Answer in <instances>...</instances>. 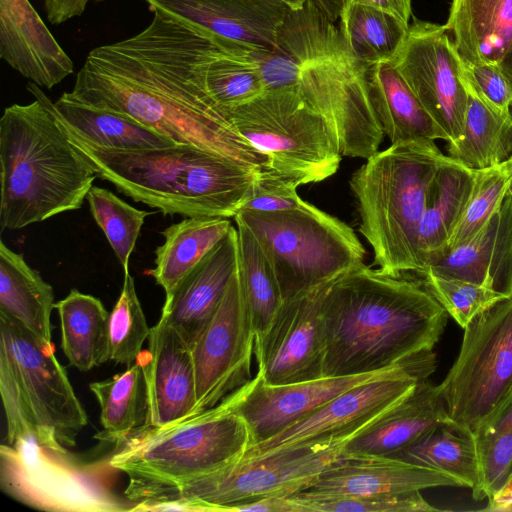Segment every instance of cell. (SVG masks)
Listing matches in <instances>:
<instances>
[{
	"label": "cell",
	"instance_id": "50",
	"mask_svg": "<svg viewBox=\"0 0 512 512\" xmlns=\"http://www.w3.org/2000/svg\"><path fill=\"white\" fill-rule=\"evenodd\" d=\"M325 14L334 21L340 15L341 4L338 0H314Z\"/></svg>",
	"mask_w": 512,
	"mask_h": 512
},
{
	"label": "cell",
	"instance_id": "8",
	"mask_svg": "<svg viewBox=\"0 0 512 512\" xmlns=\"http://www.w3.org/2000/svg\"><path fill=\"white\" fill-rule=\"evenodd\" d=\"M234 219L261 246L283 301L364 263L366 251L353 229L306 201L278 212L240 209Z\"/></svg>",
	"mask_w": 512,
	"mask_h": 512
},
{
	"label": "cell",
	"instance_id": "3",
	"mask_svg": "<svg viewBox=\"0 0 512 512\" xmlns=\"http://www.w3.org/2000/svg\"><path fill=\"white\" fill-rule=\"evenodd\" d=\"M35 100L6 107L0 119V226L17 230L82 207L94 169L76 151L53 102L29 82Z\"/></svg>",
	"mask_w": 512,
	"mask_h": 512
},
{
	"label": "cell",
	"instance_id": "14",
	"mask_svg": "<svg viewBox=\"0 0 512 512\" xmlns=\"http://www.w3.org/2000/svg\"><path fill=\"white\" fill-rule=\"evenodd\" d=\"M297 89L328 122L342 156L368 159L379 151L385 134L370 97L366 64L351 54L339 29L302 71Z\"/></svg>",
	"mask_w": 512,
	"mask_h": 512
},
{
	"label": "cell",
	"instance_id": "38",
	"mask_svg": "<svg viewBox=\"0 0 512 512\" xmlns=\"http://www.w3.org/2000/svg\"><path fill=\"white\" fill-rule=\"evenodd\" d=\"M238 232V274L255 340L268 329L280 309V288L261 246L253 234L240 223Z\"/></svg>",
	"mask_w": 512,
	"mask_h": 512
},
{
	"label": "cell",
	"instance_id": "43",
	"mask_svg": "<svg viewBox=\"0 0 512 512\" xmlns=\"http://www.w3.org/2000/svg\"><path fill=\"white\" fill-rule=\"evenodd\" d=\"M427 290L462 328L496 303L508 298L492 288L472 282L426 273Z\"/></svg>",
	"mask_w": 512,
	"mask_h": 512
},
{
	"label": "cell",
	"instance_id": "44",
	"mask_svg": "<svg viewBox=\"0 0 512 512\" xmlns=\"http://www.w3.org/2000/svg\"><path fill=\"white\" fill-rule=\"evenodd\" d=\"M299 512H426L439 511L420 491L378 496H318L297 492L290 495Z\"/></svg>",
	"mask_w": 512,
	"mask_h": 512
},
{
	"label": "cell",
	"instance_id": "42",
	"mask_svg": "<svg viewBox=\"0 0 512 512\" xmlns=\"http://www.w3.org/2000/svg\"><path fill=\"white\" fill-rule=\"evenodd\" d=\"M151 332L130 273L124 274L120 296L108 319L110 360L132 365Z\"/></svg>",
	"mask_w": 512,
	"mask_h": 512
},
{
	"label": "cell",
	"instance_id": "54",
	"mask_svg": "<svg viewBox=\"0 0 512 512\" xmlns=\"http://www.w3.org/2000/svg\"><path fill=\"white\" fill-rule=\"evenodd\" d=\"M509 113H510L511 118H512V103H511L510 108H509Z\"/></svg>",
	"mask_w": 512,
	"mask_h": 512
},
{
	"label": "cell",
	"instance_id": "25",
	"mask_svg": "<svg viewBox=\"0 0 512 512\" xmlns=\"http://www.w3.org/2000/svg\"><path fill=\"white\" fill-rule=\"evenodd\" d=\"M447 423L451 422L438 387L422 380L407 397L347 441L342 455L393 457Z\"/></svg>",
	"mask_w": 512,
	"mask_h": 512
},
{
	"label": "cell",
	"instance_id": "28",
	"mask_svg": "<svg viewBox=\"0 0 512 512\" xmlns=\"http://www.w3.org/2000/svg\"><path fill=\"white\" fill-rule=\"evenodd\" d=\"M366 76L374 109L391 143L447 141L391 61L366 65Z\"/></svg>",
	"mask_w": 512,
	"mask_h": 512
},
{
	"label": "cell",
	"instance_id": "41",
	"mask_svg": "<svg viewBox=\"0 0 512 512\" xmlns=\"http://www.w3.org/2000/svg\"><path fill=\"white\" fill-rule=\"evenodd\" d=\"M511 179L509 159L475 170L474 185L466 208L444 250L466 242L487 224L499 209Z\"/></svg>",
	"mask_w": 512,
	"mask_h": 512
},
{
	"label": "cell",
	"instance_id": "23",
	"mask_svg": "<svg viewBox=\"0 0 512 512\" xmlns=\"http://www.w3.org/2000/svg\"><path fill=\"white\" fill-rule=\"evenodd\" d=\"M238 268V232L232 225L226 236L165 299L161 317L193 346L216 313Z\"/></svg>",
	"mask_w": 512,
	"mask_h": 512
},
{
	"label": "cell",
	"instance_id": "20",
	"mask_svg": "<svg viewBox=\"0 0 512 512\" xmlns=\"http://www.w3.org/2000/svg\"><path fill=\"white\" fill-rule=\"evenodd\" d=\"M436 487L464 486L447 473L395 457L342 455L300 493L357 497L421 492Z\"/></svg>",
	"mask_w": 512,
	"mask_h": 512
},
{
	"label": "cell",
	"instance_id": "36",
	"mask_svg": "<svg viewBox=\"0 0 512 512\" xmlns=\"http://www.w3.org/2000/svg\"><path fill=\"white\" fill-rule=\"evenodd\" d=\"M393 457L447 473L471 489L475 500L483 499L479 458L470 431L443 424Z\"/></svg>",
	"mask_w": 512,
	"mask_h": 512
},
{
	"label": "cell",
	"instance_id": "35",
	"mask_svg": "<svg viewBox=\"0 0 512 512\" xmlns=\"http://www.w3.org/2000/svg\"><path fill=\"white\" fill-rule=\"evenodd\" d=\"M89 389L100 407L103 430L95 436L99 440L119 446L146 424L147 386L138 359L121 373L91 382Z\"/></svg>",
	"mask_w": 512,
	"mask_h": 512
},
{
	"label": "cell",
	"instance_id": "19",
	"mask_svg": "<svg viewBox=\"0 0 512 512\" xmlns=\"http://www.w3.org/2000/svg\"><path fill=\"white\" fill-rule=\"evenodd\" d=\"M389 370L279 385L264 382L257 372L251 389L236 412L245 420L250 432V445H253L277 435L344 391Z\"/></svg>",
	"mask_w": 512,
	"mask_h": 512
},
{
	"label": "cell",
	"instance_id": "34",
	"mask_svg": "<svg viewBox=\"0 0 512 512\" xmlns=\"http://www.w3.org/2000/svg\"><path fill=\"white\" fill-rule=\"evenodd\" d=\"M61 330V347L69 363L89 371L110 360L109 313L100 299L71 289L55 303Z\"/></svg>",
	"mask_w": 512,
	"mask_h": 512
},
{
	"label": "cell",
	"instance_id": "30",
	"mask_svg": "<svg viewBox=\"0 0 512 512\" xmlns=\"http://www.w3.org/2000/svg\"><path fill=\"white\" fill-rule=\"evenodd\" d=\"M53 110L67 131L97 147L140 150L176 145L127 115L81 103L67 92L53 102Z\"/></svg>",
	"mask_w": 512,
	"mask_h": 512
},
{
	"label": "cell",
	"instance_id": "55",
	"mask_svg": "<svg viewBox=\"0 0 512 512\" xmlns=\"http://www.w3.org/2000/svg\"><path fill=\"white\" fill-rule=\"evenodd\" d=\"M90 1L103 2V1H107V0H90Z\"/></svg>",
	"mask_w": 512,
	"mask_h": 512
},
{
	"label": "cell",
	"instance_id": "32",
	"mask_svg": "<svg viewBox=\"0 0 512 512\" xmlns=\"http://www.w3.org/2000/svg\"><path fill=\"white\" fill-rule=\"evenodd\" d=\"M232 227L228 218L185 217L161 232L165 241L155 250V267L148 271L169 298L188 273Z\"/></svg>",
	"mask_w": 512,
	"mask_h": 512
},
{
	"label": "cell",
	"instance_id": "31",
	"mask_svg": "<svg viewBox=\"0 0 512 512\" xmlns=\"http://www.w3.org/2000/svg\"><path fill=\"white\" fill-rule=\"evenodd\" d=\"M55 308L51 285L22 254L0 241V313L37 337L52 342L51 313Z\"/></svg>",
	"mask_w": 512,
	"mask_h": 512
},
{
	"label": "cell",
	"instance_id": "48",
	"mask_svg": "<svg viewBox=\"0 0 512 512\" xmlns=\"http://www.w3.org/2000/svg\"><path fill=\"white\" fill-rule=\"evenodd\" d=\"M358 3L372 6L388 12L405 25H409L411 17V0H354Z\"/></svg>",
	"mask_w": 512,
	"mask_h": 512
},
{
	"label": "cell",
	"instance_id": "22",
	"mask_svg": "<svg viewBox=\"0 0 512 512\" xmlns=\"http://www.w3.org/2000/svg\"><path fill=\"white\" fill-rule=\"evenodd\" d=\"M0 57L30 82L51 89L74 64L29 0H0Z\"/></svg>",
	"mask_w": 512,
	"mask_h": 512
},
{
	"label": "cell",
	"instance_id": "12",
	"mask_svg": "<svg viewBox=\"0 0 512 512\" xmlns=\"http://www.w3.org/2000/svg\"><path fill=\"white\" fill-rule=\"evenodd\" d=\"M435 368L432 351L392 368L344 391L277 435L248 446L239 460L318 444L344 445L407 397Z\"/></svg>",
	"mask_w": 512,
	"mask_h": 512
},
{
	"label": "cell",
	"instance_id": "33",
	"mask_svg": "<svg viewBox=\"0 0 512 512\" xmlns=\"http://www.w3.org/2000/svg\"><path fill=\"white\" fill-rule=\"evenodd\" d=\"M467 106L460 139L448 143V156L478 170L500 164L512 156V118L490 105L465 75Z\"/></svg>",
	"mask_w": 512,
	"mask_h": 512
},
{
	"label": "cell",
	"instance_id": "37",
	"mask_svg": "<svg viewBox=\"0 0 512 512\" xmlns=\"http://www.w3.org/2000/svg\"><path fill=\"white\" fill-rule=\"evenodd\" d=\"M339 18L347 48L366 65L392 61L409 29L392 14L354 0H343Z\"/></svg>",
	"mask_w": 512,
	"mask_h": 512
},
{
	"label": "cell",
	"instance_id": "21",
	"mask_svg": "<svg viewBox=\"0 0 512 512\" xmlns=\"http://www.w3.org/2000/svg\"><path fill=\"white\" fill-rule=\"evenodd\" d=\"M456 278L512 296V192L497 212L466 242L428 259L420 275Z\"/></svg>",
	"mask_w": 512,
	"mask_h": 512
},
{
	"label": "cell",
	"instance_id": "9",
	"mask_svg": "<svg viewBox=\"0 0 512 512\" xmlns=\"http://www.w3.org/2000/svg\"><path fill=\"white\" fill-rule=\"evenodd\" d=\"M109 457L88 460L30 439L3 443L0 487L12 499L42 511H132L135 504L115 489L118 470Z\"/></svg>",
	"mask_w": 512,
	"mask_h": 512
},
{
	"label": "cell",
	"instance_id": "1",
	"mask_svg": "<svg viewBox=\"0 0 512 512\" xmlns=\"http://www.w3.org/2000/svg\"><path fill=\"white\" fill-rule=\"evenodd\" d=\"M139 33L92 49L69 97L127 115L176 144L235 161L255 172L269 159L234 127L207 93L195 65L186 20L160 9Z\"/></svg>",
	"mask_w": 512,
	"mask_h": 512
},
{
	"label": "cell",
	"instance_id": "5",
	"mask_svg": "<svg viewBox=\"0 0 512 512\" xmlns=\"http://www.w3.org/2000/svg\"><path fill=\"white\" fill-rule=\"evenodd\" d=\"M253 383L199 414L141 428L117 446L109 462L128 478L123 495L134 504L155 499L238 461L251 437L236 408Z\"/></svg>",
	"mask_w": 512,
	"mask_h": 512
},
{
	"label": "cell",
	"instance_id": "4",
	"mask_svg": "<svg viewBox=\"0 0 512 512\" xmlns=\"http://www.w3.org/2000/svg\"><path fill=\"white\" fill-rule=\"evenodd\" d=\"M63 129L98 177L163 215L234 217L250 196L259 174L187 144L140 150L106 149Z\"/></svg>",
	"mask_w": 512,
	"mask_h": 512
},
{
	"label": "cell",
	"instance_id": "53",
	"mask_svg": "<svg viewBox=\"0 0 512 512\" xmlns=\"http://www.w3.org/2000/svg\"><path fill=\"white\" fill-rule=\"evenodd\" d=\"M509 161H510V165H511V169H512V156L509 158ZM510 190L512 192V179H511V184H510Z\"/></svg>",
	"mask_w": 512,
	"mask_h": 512
},
{
	"label": "cell",
	"instance_id": "18",
	"mask_svg": "<svg viewBox=\"0 0 512 512\" xmlns=\"http://www.w3.org/2000/svg\"><path fill=\"white\" fill-rule=\"evenodd\" d=\"M137 359L148 395V416L142 428L162 427L191 416L196 403L192 350L163 317L151 328L148 347Z\"/></svg>",
	"mask_w": 512,
	"mask_h": 512
},
{
	"label": "cell",
	"instance_id": "39",
	"mask_svg": "<svg viewBox=\"0 0 512 512\" xmlns=\"http://www.w3.org/2000/svg\"><path fill=\"white\" fill-rule=\"evenodd\" d=\"M90 212L105 234L124 274L129 272V259L133 252L145 218L150 214L136 209L98 186H92L86 197Z\"/></svg>",
	"mask_w": 512,
	"mask_h": 512
},
{
	"label": "cell",
	"instance_id": "56",
	"mask_svg": "<svg viewBox=\"0 0 512 512\" xmlns=\"http://www.w3.org/2000/svg\"><path fill=\"white\" fill-rule=\"evenodd\" d=\"M338 1H339V3H340V4H341V6H342L343 0H338Z\"/></svg>",
	"mask_w": 512,
	"mask_h": 512
},
{
	"label": "cell",
	"instance_id": "51",
	"mask_svg": "<svg viewBox=\"0 0 512 512\" xmlns=\"http://www.w3.org/2000/svg\"><path fill=\"white\" fill-rule=\"evenodd\" d=\"M498 68L512 86V45L510 46L504 58L498 64Z\"/></svg>",
	"mask_w": 512,
	"mask_h": 512
},
{
	"label": "cell",
	"instance_id": "16",
	"mask_svg": "<svg viewBox=\"0 0 512 512\" xmlns=\"http://www.w3.org/2000/svg\"><path fill=\"white\" fill-rule=\"evenodd\" d=\"M254 345L237 268L216 313L191 347L196 379L191 416L216 406L252 380Z\"/></svg>",
	"mask_w": 512,
	"mask_h": 512
},
{
	"label": "cell",
	"instance_id": "15",
	"mask_svg": "<svg viewBox=\"0 0 512 512\" xmlns=\"http://www.w3.org/2000/svg\"><path fill=\"white\" fill-rule=\"evenodd\" d=\"M391 62L443 130L447 142L460 139L468 97L464 61L445 25L414 19Z\"/></svg>",
	"mask_w": 512,
	"mask_h": 512
},
{
	"label": "cell",
	"instance_id": "11",
	"mask_svg": "<svg viewBox=\"0 0 512 512\" xmlns=\"http://www.w3.org/2000/svg\"><path fill=\"white\" fill-rule=\"evenodd\" d=\"M450 422L474 433L512 398V296L475 317L437 385Z\"/></svg>",
	"mask_w": 512,
	"mask_h": 512
},
{
	"label": "cell",
	"instance_id": "6",
	"mask_svg": "<svg viewBox=\"0 0 512 512\" xmlns=\"http://www.w3.org/2000/svg\"><path fill=\"white\" fill-rule=\"evenodd\" d=\"M444 156L434 140L396 142L353 173L349 184L357 202L359 232L381 271L420 274L419 226Z\"/></svg>",
	"mask_w": 512,
	"mask_h": 512
},
{
	"label": "cell",
	"instance_id": "10",
	"mask_svg": "<svg viewBox=\"0 0 512 512\" xmlns=\"http://www.w3.org/2000/svg\"><path fill=\"white\" fill-rule=\"evenodd\" d=\"M228 113L237 131L268 157L270 170L298 185L321 182L340 166L335 134L297 86L266 90Z\"/></svg>",
	"mask_w": 512,
	"mask_h": 512
},
{
	"label": "cell",
	"instance_id": "24",
	"mask_svg": "<svg viewBox=\"0 0 512 512\" xmlns=\"http://www.w3.org/2000/svg\"><path fill=\"white\" fill-rule=\"evenodd\" d=\"M160 9L257 51L271 50L291 10L281 0H144Z\"/></svg>",
	"mask_w": 512,
	"mask_h": 512
},
{
	"label": "cell",
	"instance_id": "52",
	"mask_svg": "<svg viewBox=\"0 0 512 512\" xmlns=\"http://www.w3.org/2000/svg\"><path fill=\"white\" fill-rule=\"evenodd\" d=\"M284 2L291 10H299L303 8L310 0H281Z\"/></svg>",
	"mask_w": 512,
	"mask_h": 512
},
{
	"label": "cell",
	"instance_id": "2",
	"mask_svg": "<svg viewBox=\"0 0 512 512\" xmlns=\"http://www.w3.org/2000/svg\"><path fill=\"white\" fill-rule=\"evenodd\" d=\"M362 263L322 284L324 376L379 372L431 352L448 313L422 279Z\"/></svg>",
	"mask_w": 512,
	"mask_h": 512
},
{
	"label": "cell",
	"instance_id": "47",
	"mask_svg": "<svg viewBox=\"0 0 512 512\" xmlns=\"http://www.w3.org/2000/svg\"><path fill=\"white\" fill-rule=\"evenodd\" d=\"M90 0H43L44 11L50 23L62 24L81 16Z\"/></svg>",
	"mask_w": 512,
	"mask_h": 512
},
{
	"label": "cell",
	"instance_id": "17",
	"mask_svg": "<svg viewBox=\"0 0 512 512\" xmlns=\"http://www.w3.org/2000/svg\"><path fill=\"white\" fill-rule=\"evenodd\" d=\"M323 283L284 300L266 332L255 340L257 372L264 382L279 385L325 377L319 310Z\"/></svg>",
	"mask_w": 512,
	"mask_h": 512
},
{
	"label": "cell",
	"instance_id": "45",
	"mask_svg": "<svg viewBox=\"0 0 512 512\" xmlns=\"http://www.w3.org/2000/svg\"><path fill=\"white\" fill-rule=\"evenodd\" d=\"M298 186L272 170L263 171L257 175L250 196L241 209L259 212L295 209L304 201L297 194Z\"/></svg>",
	"mask_w": 512,
	"mask_h": 512
},
{
	"label": "cell",
	"instance_id": "26",
	"mask_svg": "<svg viewBox=\"0 0 512 512\" xmlns=\"http://www.w3.org/2000/svg\"><path fill=\"white\" fill-rule=\"evenodd\" d=\"M336 30L314 0L299 10H290L278 30L274 47L256 51L265 91L297 86L302 71L322 54Z\"/></svg>",
	"mask_w": 512,
	"mask_h": 512
},
{
	"label": "cell",
	"instance_id": "13",
	"mask_svg": "<svg viewBox=\"0 0 512 512\" xmlns=\"http://www.w3.org/2000/svg\"><path fill=\"white\" fill-rule=\"evenodd\" d=\"M342 447L318 444L238 460L155 499L185 501L192 512L238 511L240 506L262 498L305 490L342 456Z\"/></svg>",
	"mask_w": 512,
	"mask_h": 512
},
{
	"label": "cell",
	"instance_id": "40",
	"mask_svg": "<svg viewBox=\"0 0 512 512\" xmlns=\"http://www.w3.org/2000/svg\"><path fill=\"white\" fill-rule=\"evenodd\" d=\"M484 498L493 496L512 474V398L474 433Z\"/></svg>",
	"mask_w": 512,
	"mask_h": 512
},
{
	"label": "cell",
	"instance_id": "7",
	"mask_svg": "<svg viewBox=\"0 0 512 512\" xmlns=\"http://www.w3.org/2000/svg\"><path fill=\"white\" fill-rule=\"evenodd\" d=\"M0 393L6 442L30 439L55 450H69L88 424L52 342L0 313Z\"/></svg>",
	"mask_w": 512,
	"mask_h": 512
},
{
	"label": "cell",
	"instance_id": "27",
	"mask_svg": "<svg viewBox=\"0 0 512 512\" xmlns=\"http://www.w3.org/2000/svg\"><path fill=\"white\" fill-rule=\"evenodd\" d=\"M445 27L465 63L498 65L512 45V0H452Z\"/></svg>",
	"mask_w": 512,
	"mask_h": 512
},
{
	"label": "cell",
	"instance_id": "29",
	"mask_svg": "<svg viewBox=\"0 0 512 512\" xmlns=\"http://www.w3.org/2000/svg\"><path fill=\"white\" fill-rule=\"evenodd\" d=\"M475 178V170L448 155L441 161L430 185L418 232L421 272L428 259L442 252L459 223Z\"/></svg>",
	"mask_w": 512,
	"mask_h": 512
},
{
	"label": "cell",
	"instance_id": "49",
	"mask_svg": "<svg viewBox=\"0 0 512 512\" xmlns=\"http://www.w3.org/2000/svg\"><path fill=\"white\" fill-rule=\"evenodd\" d=\"M489 511H512V474L505 484L490 498L488 506Z\"/></svg>",
	"mask_w": 512,
	"mask_h": 512
},
{
	"label": "cell",
	"instance_id": "46",
	"mask_svg": "<svg viewBox=\"0 0 512 512\" xmlns=\"http://www.w3.org/2000/svg\"><path fill=\"white\" fill-rule=\"evenodd\" d=\"M464 72L473 87L490 105L509 113L512 103V86L498 65L464 62Z\"/></svg>",
	"mask_w": 512,
	"mask_h": 512
}]
</instances>
